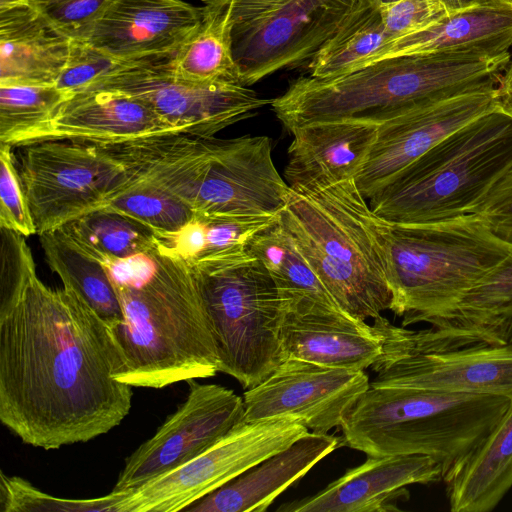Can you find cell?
I'll return each mask as SVG.
<instances>
[{"label": "cell", "instance_id": "obj_1", "mask_svg": "<svg viewBox=\"0 0 512 512\" xmlns=\"http://www.w3.org/2000/svg\"><path fill=\"white\" fill-rule=\"evenodd\" d=\"M109 326L73 289L36 273L25 236L0 228V420L44 450L85 443L119 426L132 386Z\"/></svg>", "mask_w": 512, "mask_h": 512}, {"label": "cell", "instance_id": "obj_2", "mask_svg": "<svg viewBox=\"0 0 512 512\" xmlns=\"http://www.w3.org/2000/svg\"><path fill=\"white\" fill-rule=\"evenodd\" d=\"M100 264L123 314L109 327L122 358L117 381L161 389L219 372L217 347L193 265L157 245Z\"/></svg>", "mask_w": 512, "mask_h": 512}, {"label": "cell", "instance_id": "obj_3", "mask_svg": "<svg viewBox=\"0 0 512 512\" xmlns=\"http://www.w3.org/2000/svg\"><path fill=\"white\" fill-rule=\"evenodd\" d=\"M510 62V52L391 57L332 78L301 76L270 105L288 132L342 120L379 126L446 99L496 89Z\"/></svg>", "mask_w": 512, "mask_h": 512}, {"label": "cell", "instance_id": "obj_4", "mask_svg": "<svg viewBox=\"0 0 512 512\" xmlns=\"http://www.w3.org/2000/svg\"><path fill=\"white\" fill-rule=\"evenodd\" d=\"M99 145L129 175L164 190L194 216L279 215L287 201L289 186L267 136L170 133Z\"/></svg>", "mask_w": 512, "mask_h": 512}, {"label": "cell", "instance_id": "obj_5", "mask_svg": "<svg viewBox=\"0 0 512 512\" xmlns=\"http://www.w3.org/2000/svg\"><path fill=\"white\" fill-rule=\"evenodd\" d=\"M378 237L392 293L389 310L402 326L435 325L487 274L512 259V244L476 214L424 224L378 217Z\"/></svg>", "mask_w": 512, "mask_h": 512}, {"label": "cell", "instance_id": "obj_6", "mask_svg": "<svg viewBox=\"0 0 512 512\" xmlns=\"http://www.w3.org/2000/svg\"><path fill=\"white\" fill-rule=\"evenodd\" d=\"M510 404L509 398L490 394L370 387L343 420V441L370 456H429L441 466L445 481Z\"/></svg>", "mask_w": 512, "mask_h": 512}, {"label": "cell", "instance_id": "obj_7", "mask_svg": "<svg viewBox=\"0 0 512 512\" xmlns=\"http://www.w3.org/2000/svg\"><path fill=\"white\" fill-rule=\"evenodd\" d=\"M279 223L343 311L366 321L390 308L378 216L354 179L312 191L289 187Z\"/></svg>", "mask_w": 512, "mask_h": 512}, {"label": "cell", "instance_id": "obj_8", "mask_svg": "<svg viewBox=\"0 0 512 512\" xmlns=\"http://www.w3.org/2000/svg\"><path fill=\"white\" fill-rule=\"evenodd\" d=\"M512 168V116L500 106L453 131L368 201L379 218L410 225L471 214Z\"/></svg>", "mask_w": 512, "mask_h": 512}, {"label": "cell", "instance_id": "obj_9", "mask_svg": "<svg viewBox=\"0 0 512 512\" xmlns=\"http://www.w3.org/2000/svg\"><path fill=\"white\" fill-rule=\"evenodd\" d=\"M193 267L217 347L219 372L235 378L244 389L260 384L287 358L280 336L286 313L269 271L249 248Z\"/></svg>", "mask_w": 512, "mask_h": 512}, {"label": "cell", "instance_id": "obj_10", "mask_svg": "<svg viewBox=\"0 0 512 512\" xmlns=\"http://www.w3.org/2000/svg\"><path fill=\"white\" fill-rule=\"evenodd\" d=\"M16 148L37 235L101 209L128 178L125 168L96 143L46 140Z\"/></svg>", "mask_w": 512, "mask_h": 512}, {"label": "cell", "instance_id": "obj_11", "mask_svg": "<svg viewBox=\"0 0 512 512\" xmlns=\"http://www.w3.org/2000/svg\"><path fill=\"white\" fill-rule=\"evenodd\" d=\"M306 433L293 417L241 422L198 456L126 494L116 512L185 511Z\"/></svg>", "mask_w": 512, "mask_h": 512}, {"label": "cell", "instance_id": "obj_12", "mask_svg": "<svg viewBox=\"0 0 512 512\" xmlns=\"http://www.w3.org/2000/svg\"><path fill=\"white\" fill-rule=\"evenodd\" d=\"M378 0H288L232 26V53L241 83L250 86L279 70L308 67L314 57Z\"/></svg>", "mask_w": 512, "mask_h": 512}, {"label": "cell", "instance_id": "obj_13", "mask_svg": "<svg viewBox=\"0 0 512 512\" xmlns=\"http://www.w3.org/2000/svg\"><path fill=\"white\" fill-rule=\"evenodd\" d=\"M173 53L133 60L86 90L113 89L129 94L148 105L176 132L203 137L215 136L271 104L272 99L260 97L248 86L177 77L171 65Z\"/></svg>", "mask_w": 512, "mask_h": 512}, {"label": "cell", "instance_id": "obj_14", "mask_svg": "<svg viewBox=\"0 0 512 512\" xmlns=\"http://www.w3.org/2000/svg\"><path fill=\"white\" fill-rule=\"evenodd\" d=\"M187 382L184 402L126 458L112 491L137 489L198 456L243 422V399L233 390L196 379Z\"/></svg>", "mask_w": 512, "mask_h": 512}, {"label": "cell", "instance_id": "obj_15", "mask_svg": "<svg viewBox=\"0 0 512 512\" xmlns=\"http://www.w3.org/2000/svg\"><path fill=\"white\" fill-rule=\"evenodd\" d=\"M370 388L364 370L328 367L288 356L243 396V422L293 417L312 432L341 426L359 397Z\"/></svg>", "mask_w": 512, "mask_h": 512}, {"label": "cell", "instance_id": "obj_16", "mask_svg": "<svg viewBox=\"0 0 512 512\" xmlns=\"http://www.w3.org/2000/svg\"><path fill=\"white\" fill-rule=\"evenodd\" d=\"M373 328L382 337L383 345L371 366L376 376L370 387L490 394L512 401V343L420 351Z\"/></svg>", "mask_w": 512, "mask_h": 512}, {"label": "cell", "instance_id": "obj_17", "mask_svg": "<svg viewBox=\"0 0 512 512\" xmlns=\"http://www.w3.org/2000/svg\"><path fill=\"white\" fill-rule=\"evenodd\" d=\"M498 88L459 95L378 126L367 161L354 181L369 200L389 180L444 137L497 108Z\"/></svg>", "mask_w": 512, "mask_h": 512}, {"label": "cell", "instance_id": "obj_18", "mask_svg": "<svg viewBox=\"0 0 512 512\" xmlns=\"http://www.w3.org/2000/svg\"><path fill=\"white\" fill-rule=\"evenodd\" d=\"M441 466L426 455L370 456L320 492L282 504L279 512H391L410 497L408 485L443 481Z\"/></svg>", "mask_w": 512, "mask_h": 512}, {"label": "cell", "instance_id": "obj_19", "mask_svg": "<svg viewBox=\"0 0 512 512\" xmlns=\"http://www.w3.org/2000/svg\"><path fill=\"white\" fill-rule=\"evenodd\" d=\"M202 7L181 0H115L84 39L123 60L175 52L198 29Z\"/></svg>", "mask_w": 512, "mask_h": 512}, {"label": "cell", "instance_id": "obj_20", "mask_svg": "<svg viewBox=\"0 0 512 512\" xmlns=\"http://www.w3.org/2000/svg\"><path fill=\"white\" fill-rule=\"evenodd\" d=\"M170 133L178 132L138 98L118 90L93 89L70 96L21 145L46 140L113 144Z\"/></svg>", "mask_w": 512, "mask_h": 512}, {"label": "cell", "instance_id": "obj_21", "mask_svg": "<svg viewBox=\"0 0 512 512\" xmlns=\"http://www.w3.org/2000/svg\"><path fill=\"white\" fill-rule=\"evenodd\" d=\"M401 342L420 351L512 343V259L479 281L452 313L430 328H403Z\"/></svg>", "mask_w": 512, "mask_h": 512}, {"label": "cell", "instance_id": "obj_22", "mask_svg": "<svg viewBox=\"0 0 512 512\" xmlns=\"http://www.w3.org/2000/svg\"><path fill=\"white\" fill-rule=\"evenodd\" d=\"M377 131L375 124L349 120L293 129L284 180L293 190L312 191L355 179L367 161Z\"/></svg>", "mask_w": 512, "mask_h": 512}, {"label": "cell", "instance_id": "obj_23", "mask_svg": "<svg viewBox=\"0 0 512 512\" xmlns=\"http://www.w3.org/2000/svg\"><path fill=\"white\" fill-rule=\"evenodd\" d=\"M512 46V0H487L448 13L431 25L383 46L355 70L397 56L475 53L499 56ZM354 70V71H355Z\"/></svg>", "mask_w": 512, "mask_h": 512}, {"label": "cell", "instance_id": "obj_24", "mask_svg": "<svg viewBox=\"0 0 512 512\" xmlns=\"http://www.w3.org/2000/svg\"><path fill=\"white\" fill-rule=\"evenodd\" d=\"M340 439L308 432L185 509L189 512H264L289 486L334 451Z\"/></svg>", "mask_w": 512, "mask_h": 512}, {"label": "cell", "instance_id": "obj_25", "mask_svg": "<svg viewBox=\"0 0 512 512\" xmlns=\"http://www.w3.org/2000/svg\"><path fill=\"white\" fill-rule=\"evenodd\" d=\"M71 39L27 3L0 11V85H56Z\"/></svg>", "mask_w": 512, "mask_h": 512}, {"label": "cell", "instance_id": "obj_26", "mask_svg": "<svg viewBox=\"0 0 512 512\" xmlns=\"http://www.w3.org/2000/svg\"><path fill=\"white\" fill-rule=\"evenodd\" d=\"M280 336L287 357L350 370L371 367L383 345L373 326L351 316L286 314Z\"/></svg>", "mask_w": 512, "mask_h": 512}, {"label": "cell", "instance_id": "obj_27", "mask_svg": "<svg viewBox=\"0 0 512 512\" xmlns=\"http://www.w3.org/2000/svg\"><path fill=\"white\" fill-rule=\"evenodd\" d=\"M248 248L269 271L286 314L350 316L336 302L279 219L258 233Z\"/></svg>", "mask_w": 512, "mask_h": 512}, {"label": "cell", "instance_id": "obj_28", "mask_svg": "<svg viewBox=\"0 0 512 512\" xmlns=\"http://www.w3.org/2000/svg\"><path fill=\"white\" fill-rule=\"evenodd\" d=\"M444 483L452 512L492 511L512 488V401L468 460Z\"/></svg>", "mask_w": 512, "mask_h": 512}, {"label": "cell", "instance_id": "obj_29", "mask_svg": "<svg viewBox=\"0 0 512 512\" xmlns=\"http://www.w3.org/2000/svg\"><path fill=\"white\" fill-rule=\"evenodd\" d=\"M198 29L172 55L174 74L198 83L240 84L232 53V0H202Z\"/></svg>", "mask_w": 512, "mask_h": 512}, {"label": "cell", "instance_id": "obj_30", "mask_svg": "<svg viewBox=\"0 0 512 512\" xmlns=\"http://www.w3.org/2000/svg\"><path fill=\"white\" fill-rule=\"evenodd\" d=\"M57 231L76 250L99 263L147 252L157 244L151 227L108 209L85 214Z\"/></svg>", "mask_w": 512, "mask_h": 512}, {"label": "cell", "instance_id": "obj_31", "mask_svg": "<svg viewBox=\"0 0 512 512\" xmlns=\"http://www.w3.org/2000/svg\"><path fill=\"white\" fill-rule=\"evenodd\" d=\"M38 236L46 263L63 286L80 295L109 327L122 320L116 292L104 267L76 250L57 230Z\"/></svg>", "mask_w": 512, "mask_h": 512}, {"label": "cell", "instance_id": "obj_32", "mask_svg": "<svg viewBox=\"0 0 512 512\" xmlns=\"http://www.w3.org/2000/svg\"><path fill=\"white\" fill-rule=\"evenodd\" d=\"M387 43L378 2L314 57L307 67L309 75L332 78L352 72Z\"/></svg>", "mask_w": 512, "mask_h": 512}, {"label": "cell", "instance_id": "obj_33", "mask_svg": "<svg viewBox=\"0 0 512 512\" xmlns=\"http://www.w3.org/2000/svg\"><path fill=\"white\" fill-rule=\"evenodd\" d=\"M72 95L56 85H0V144L21 145Z\"/></svg>", "mask_w": 512, "mask_h": 512}, {"label": "cell", "instance_id": "obj_34", "mask_svg": "<svg viewBox=\"0 0 512 512\" xmlns=\"http://www.w3.org/2000/svg\"><path fill=\"white\" fill-rule=\"evenodd\" d=\"M101 209L132 217L155 232L176 231L194 216L187 206L164 190L129 174L127 181L107 197Z\"/></svg>", "mask_w": 512, "mask_h": 512}, {"label": "cell", "instance_id": "obj_35", "mask_svg": "<svg viewBox=\"0 0 512 512\" xmlns=\"http://www.w3.org/2000/svg\"><path fill=\"white\" fill-rule=\"evenodd\" d=\"M129 492L111 491L91 499H66L48 495L18 476L0 473V504L3 512L69 511L116 512V503Z\"/></svg>", "mask_w": 512, "mask_h": 512}, {"label": "cell", "instance_id": "obj_36", "mask_svg": "<svg viewBox=\"0 0 512 512\" xmlns=\"http://www.w3.org/2000/svg\"><path fill=\"white\" fill-rule=\"evenodd\" d=\"M131 61L114 57L85 40H72L66 65L56 86L70 94L81 92L123 69Z\"/></svg>", "mask_w": 512, "mask_h": 512}, {"label": "cell", "instance_id": "obj_37", "mask_svg": "<svg viewBox=\"0 0 512 512\" xmlns=\"http://www.w3.org/2000/svg\"><path fill=\"white\" fill-rule=\"evenodd\" d=\"M12 146L0 144V228L25 237L37 234Z\"/></svg>", "mask_w": 512, "mask_h": 512}, {"label": "cell", "instance_id": "obj_38", "mask_svg": "<svg viewBox=\"0 0 512 512\" xmlns=\"http://www.w3.org/2000/svg\"><path fill=\"white\" fill-rule=\"evenodd\" d=\"M115 0H27V4L71 40H84Z\"/></svg>", "mask_w": 512, "mask_h": 512}, {"label": "cell", "instance_id": "obj_39", "mask_svg": "<svg viewBox=\"0 0 512 512\" xmlns=\"http://www.w3.org/2000/svg\"><path fill=\"white\" fill-rule=\"evenodd\" d=\"M380 12L387 44L427 27L449 13L434 0H398L380 4Z\"/></svg>", "mask_w": 512, "mask_h": 512}, {"label": "cell", "instance_id": "obj_40", "mask_svg": "<svg viewBox=\"0 0 512 512\" xmlns=\"http://www.w3.org/2000/svg\"><path fill=\"white\" fill-rule=\"evenodd\" d=\"M492 231L512 244V168L472 210Z\"/></svg>", "mask_w": 512, "mask_h": 512}, {"label": "cell", "instance_id": "obj_41", "mask_svg": "<svg viewBox=\"0 0 512 512\" xmlns=\"http://www.w3.org/2000/svg\"><path fill=\"white\" fill-rule=\"evenodd\" d=\"M288 0H232L230 8L231 25L249 22L261 17Z\"/></svg>", "mask_w": 512, "mask_h": 512}, {"label": "cell", "instance_id": "obj_42", "mask_svg": "<svg viewBox=\"0 0 512 512\" xmlns=\"http://www.w3.org/2000/svg\"><path fill=\"white\" fill-rule=\"evenodd\" d=\"M442 4L449 13L456 12L471 6L486 2L487 0H434Z\"/></svg>", "mask_w": 512, "mask_h": 512}, {"label": "cell", "instance_id": "obj_43", "mask_svg": "<svg viewBox=\"0 0 512 512\" xmlns=\"http://www.w3.org/2000/svg\"><path fill=\"white\" fill-rule=\"evenodd\" d=\"M498 102L500 108L512 116V88L498 86Z\"/></svg>", "mask_w": 512, "mask_h": 512}, {"label": "cell", "instance_id": "obj_44", "mask_svg": "<svg viewBox=\"0 0 512 512\" xmlns=\"http://www.w3.org/2000/svg\"><path fill=\"white\" fill-rule=\"evenodd\" d=\"M27 3V0H0V11Z\"/></svg>", "mask_w": 512, "mask_h": 512}, {"label": "cell", "instance_id": "obj_45", "mask_svg": "<svg viewBox=\"0 0 512 512\" xmlns=\"http://www.w3.org/2000/svg\"><path fill=\"white\" fill-rule=\"evenodd\" d=\"M380 4H390L398 0H378Z\"/></svg>", "mask_w": 512, "mask_h": 512}, {"label": "cell", "instance_id": "obj_46", "mask_svg": "<svg viewBox=\"0 0 512 512\" xmlns=\"http://www.w3.org/2000/svg\"><path fill=\"white\" fill-rule=\"evenodd\" d=\"M510 73L512 75V61H511V64H510Z\"/></svg>", "mask_w": 512, "mask_h": 512}]
</instances>
